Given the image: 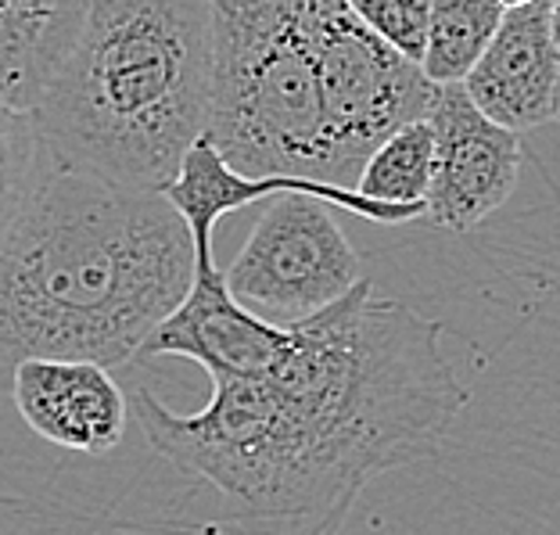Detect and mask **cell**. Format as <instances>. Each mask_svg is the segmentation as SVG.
Here are the masks:
<instances>
[{"label": "cell", "mask_w": 560, "mask_h": 535, "mask_svg": "<svg viewBox=\"0 0 560 535\" xmlns=\"http://www.w3.org/2000/svg\"><path fill=\"white\" fill-rule=\"evenodd\" d=\"M11 396L36 435L83 456L116 450L130 420V399L116 377L86 360H22Z\"/></svg>", "instance_id": "obj_10"}, {"label": "cell", "mask_w": 560, "mask_h": 535, "mask_svg": "<svg viewBox=\"0 0 560 535\" xmlns=\"http://www.w3.org/2000/svg\"><path fill=\"white\" fill-rule=\"evenodd\" d=\"M500 4L511 11V8H525V4H536V0H500Z\"/></svg>", "instance_id": "obj_18"}, {"label": "cell", "mask_w": 560, "mask_h": 535, "mask_svg": "<svg viewBox=\"0 0 560 535\" xmlns=\"http://www.w3.org/2000/svg\"><path fill=\"white\" fill-rule=\"evenodd\" d=\"M223 280L245 310L291 327L346 299L363 274L327 201L277 195Z\"/></svg>", "instance_id": "obj_6"}, {"label": "cell", "mask_w": 560, "mask_h": 535, "mask_svg": "<svg viewBox=\"0 0 560 535\" xmlns=\"http://www.w3.org/2000/svg\"><path fill=\"white\" fill-rule=\"evenodd\" d=\"M195 280V245L159 190L44 159L0 241V388L22 360H137Z\"/></svg>", "instance_id": "obj_2"}, {"label": "cell", "mask_w": 560, "mask_h": 535, "mask_svg": "<svg viewBox=\"0 0 560 535\" xmlns=\"http://www.w3.org/2000/svg\"><path fill=\"white\" fill-rule=\"evenodd\" d=\"M291 327H277L245 310L226 288L215 263L195 266L184 302L151 330L140 346V360L151 356H187L206 367L212 381L220 377H259L277 367L288 352Z\"/></svg>", "instance_id": "obj_9"}, {"label": "cell", "mask_w": 560, "mask_h": 535, "mask_svg": "<svg viewBox=\"0 0 560 535\" xmlns=\"http://www.w3.org/2000/svg\"><path fill=\"white\" fill-rule=\"evenodd\" d=\"M506 15L500 0H431L420 72L435 86L464 83Z\"/></svg>", "instance_id": "obj_13"}, {"label": "cell", "mask_w": 560, "mask_h": 535, "mask_svg": "<svg viewBox=\"0 0 560 535\" xmlns=\"http://www.w3.org/2000/svg\"><path fill=\"white\" fill-rule=\"evenodd\" d=\"M439 338L435 321L360 280L291 324L266 374L212 381L198 414L140 388L133 414L165 461L223 496L231 532L335 535L366 481L435 453L467 406Z\"/></svg>", "instance_id": "obj_1"}, {"label": "cell", "mask_w": 560, "mask_h": 535, "mask_svg": "<svg viewBox=\"0 0 560 535\" xmlns=\"http://www.w3.org/2000/svg\"><path fill=\"white\" fill-rule=\"evenodd\" d=\"M209 97L212 0H86L33 123L47 162L162 195L206 133Z\"/></svg>", "instance_id": "obj_3"}, {"label": "cell", "mask_w": 560, "mask_h": 535, "mask_svg": "<svg viewBox=\"0 0 560 535\" xmlns=\"http://www.w3.org/2000/svg\"><path fill=\"white\" fill-rule=\"evenodd\" d=\"M428 123L435 130V165L424 216L442 231L467 234L514 195L521 140L481 116L460 83L439 86Z\"/></svg>", "instance_id": "obj_7"}, {"label": "cell", "mask_w": 560, "mask_h": 535, "mask_svg": "<svg viewBox=\"0 0 560 535\" xmlns=\"http://www.w3.org/2000/svg\"><path fill=\"white\" fill-rule=\"evenodd\" d=\"M560 50L550 36V0L511 8L486 55L460 83L486 119L511 133L536 130L553 119Z\"/></svg>", "instance_id": "obj_11"}, {"label": "cell", "mask_w": 560, "mask_h": 535, "mask_svg": "<svg viewBox=\"0 0 560 535\" xmlns=\"http://www.w3.org/2000/svg\"><path fill=\"white\" fill-rule=\"evenodd\" d=\"M346 4L381 44L420 66L428 44L431 0H346Z\"/></svg>", "instance_id": "obj_16"}, {"label": "cell", "mask_w": 560, "mask_h": 535, "mask_svg": "<svg viewBox=\"0 0 560 535\" xmlns=\"http://www.w3.org/2000/svg\"><path fill=\"white\" fill-rule=\"evenodd\" d=\"M435 165V130L428 119L406 123L374 148L355 176V190L363 198L388 201V206H424Z\"/></svg>", "instance_id": "obj_14"}, {"label": "cell", "mask_w": 560, "mask_h": 535, "mask_svg": "<svg viewBox=\"0 0 560 535\" xmlns=\"http://www.w3.org/2000/svg\"><path fill=\"white\" fill-rule=\"evenodd\" d=\"M206 137L245 176L335 184L320 72L302 0H212Z\"/></svg>", "instance_id": "obj_4"}, {"label": "cell", "mask_w": 560, "mask_h": 535, "mask_svg": "<svg viewBox=\"0 0 560 535\" xmlns=\"http://www.w3.org/2000/svg\"><path fill=\"white\" fill-rule=\"evenodd\" d=\"M44 144L40 130L30 112L11 108L0 97V241L19 220L22 206L30 201L36 181L44 173Z\"/></svg>", "instance_id": "obj_15"}, {"label": "cell", "mask_w": 560, "mask_h": 535, "mask_svg": "<svg viewBox=\"0 0 560 535\" xmlns=\"http://www.w3.org/2000/svg\"><path fill=\"white\" fill-rule=\"evenodd\" d=\"M553 119L560 123V75H557V101H553Z\"/></svg>", "instance_id": "obj_19"}, {"label": "cell", "mask_w": 560, "mask_h": 535, "mask_svg": "<svg viewBox=\"0 0 560 535\" xmlns=\"http://www.w3.org/2000/svg\"><path fill=\"white\" fill-rule=\"evenodd\" d=\"M330 133V181L349 187L374 148L406 123L428 119L439 86L396 55L349 11L346 0H302Z\"/></svg>", "instance_id": "obj_5"}, {"label": "cell", "mask_w": 560, "mask_h": 535, "mask_svg": "<svg viewBox=\"0 0 560 535\" xmlns=\"http://www.w3.org/2000/svg\"><path fill=\"white\" fill-rule=\"evenodd\" d=\"M277 195H313L327 201L330 209H346L352 216H363L371 223H410L424 216V206H388V201L363 198L355 187H338L324 181H302V176H245L215 151L212 140L201 133L195 144L187 148L180 170L170 184H165L162 198L170 201L173 212L180 216L190 245H195V266L215 263L212 259V234L215 223L226 212L245 209L252 201L277 198Z\"/></svg>", "instance_id": "obj_8"}, {"label": "cell", "mask_w": 560, "mask_h": 535, "mask_svg": "<svg viewBox=\"0 0 560 535\" xmlns=\"http://www.w3.org/2000/svg\"><path fill=\"white\" fill-rule=\"evenodd\" d=\"M86 0H0V97L30 112L80 33Z\"/></svg>", "instance_id": "obj_12"}, {"label": "cell", "mask_w": 560, "mask_h": 535, "mask_svg": "<svg viewBox=\"0 0 560 535\" xmlns=\"http://www.w3.org/2000/svg\"><path fill=\"white\" fill-rule=\"evenodd\" d=\"M550 36L553 47L560 50V0H550Z\"/></svg>", "instance_id": "obj_17"}]
</instances>
